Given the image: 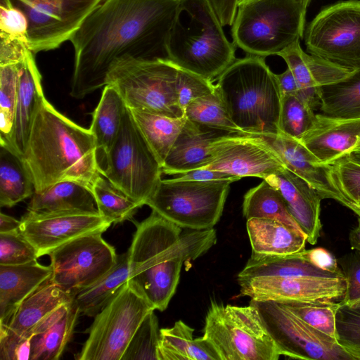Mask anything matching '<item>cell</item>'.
I'll return each mask as SVG.
<instances>
[{"label": "cell", "mask_w": 360, "mask_h": 360, "mask_svg": "<svg viewBox=\"0 0 360 360\" xmlns=\"http://www.w3.org/2000/svg\"><path fill=\"white\" fill-rule=\"evenodd\" d=\"M181 0H104L70 39L74 48L71 96L104 87L124 58L169 59V36Z\"/></svg>", "instance_id": "6da1fadb"}, {"label": "cell", "mask_w": 360, "mask_h": 360, "mask_svg": "<svg viewBox=\"0 0 360 360\" xmlns=\"http://www.w3.org/2000/svg\"><path fill=\"white\" fill-rule=\"evenodd\" d=\"M216 243L213 228L182 232V228L152 210L136 224L127 251L129 281L155 309L162 311L176 292L183 264Z\"/></svg>", "instance_id": "7a4b0ae2"}, {"label": "cell", "mask_w": 360, "mask_h": 360, "mask_svg": "<svg viewBox=\"0 0 360 360\" xmlns=\"http://www.w3.org/2000/svg\"><path fill=\"white\" fill-rule=\"evenodd\" d=\"M22 160L34 192L75 180L91 189L101 174L93 134L59 112L44 96L35 114Z\"/></svg>", "instance_id": "3957f363"}, {"label": "cell", "mask_w": 360, "mask_h": 360, "mask_svg": "<svg viewBox=\"0 0 360 360\" xmlns=\"http://www.w3.org/2000/svg\"><path fill=\"white\" fill-rule=\"evenodd\" d=\"M216 88L233 122L243 133L277 135L282 96L265 57L236 59L219 77Z\"/></svg>", "instance_id": "277c9868"}, {"label": "cell", "mask_w": 360, "mask_h": 360, "mask_svg": "<svg viewBox=\"0 0 360 360\" xmlns=\"http://www.w3.org/2000/svg\"><path fill=\"white\" fill-rule=\"evenodd\" d=\"M236 47L207 0H181L167 43L176 65L212 80L235 61Z\"/></svg>", "instance_id": "5b68a950"}, {"label": "cell", "mask_w": 360, "mask_h": 360, "mask_svg": "<svg viewBox=\"0 0 360 360\" xmlns=\"http://www.w3.org/2000/svg\"><path fill=\"white\" fill-rule=\"evenodd\" d=\"M305 18L295 0H249L238 6L233 42L250 55H276L303 37Z\"/></svg>", "instance_id": "8992f818"}, {"label": "cell", "mask_w": 360, "mask_h": 360, "mask_svg": "<svg viewBox=\"0 0 360 360\" xmlns=\"http://www.w3.org/2000/svg\"><path fill=\"white\" fill-rule=\"evenodd\" d=\"M178 71L169 59L124 58L110 68L106 84L116 89L131 110L182 117L184 112L176 90Z\"/></svg>", "instance_id": "52a82bcc"}, {"label": "cell", "mask_w": 360, "mask_h": 360, "mask_svg": "<svg viewBox=\"0 0 360 360\" xmlns=\"http://www.w3.org/2000/svg\"><path fill=\"white\" fill-rule=\"evenodd\" d=\"M100 172L142 206L162 179V165L127 107Z\"/></svg>", "instance_id": "ba28073f"}, {"label": "cell", "mask_w": 360, "mask_h": 360, "mask_svg": "<svg viewBox=\"0 0 360 360\" xmlns=\"http://www.w3.org/2000/svg\"><path fill=\"white\" fill-rule=\"evenodd\" d=\"M203 337L220 360H278V348L257 309L212 302L205 317Z\"/></svg>", "instance_id": "9c48e42d"}, {"label": "cell", "mask_w": 360, "mask_h": 360, "mask_svg": "<svg viewBox=\"0 0 360 360\" xmlns=\"http://www.w3.org/2000/svg\"><path fill=\"white\" fill-rule=\"evenodd\" d=\"M233 182L161 179L146 205L182 229H212L221 218Z\"/></svg>", "instance_id": "30bf717a"}, {"label": "cell", "mask_w": 360, "mask_h": 360, "mask_svg": "<svg viewBox=\"0 0 360 360\" xmlns=\"http://www.w3.org/2000/svg\"><path fill=\"white\" fill-rule=\"evenodd\" d=\"M155 310L128 281L94 316L78 360H122L144 318Z\"/></svg>", "instance_id": "8fae6325"}, {"label": "cell", "mask_w": 360, "mask_h": 360, "mask_svg": "<svg viewBox=\"0 0 360 360\" xmlns=\"http://www.w3.org/2000/svg\"><path fill=\"white\" fill-rule=\"evenodd\" d=\"M309 54L350 71L360 68V1L322 9L304 32Z\"/></svg>", "instance_id": "7c38bea8"}, {"label": "cell", "mask_w": 360, "mask_h": 360, "mask_svg": "<svg viewBox=\"0 0 360 360\" xmlns=\"http://www.w3.org/2000/svg\"><path fill=\"white\" fill-rule=\"evenodd\" d=\"M262 321L281 355L307 360H355L333 338L313 328L276 301H256Z\"/></svg>", "instance_id": "4fadbf2b"}, {"label": "cell", "mask_w": 360, "mask_h": 360, "mask_svg": "<svg viewBox=\"0 0 360 360\" xmlns=\"http://www.w3.org/2000/svg\"><path fill=\"white\" fill-rule=\"evenodd\" d=\"M50 281L72 296L89 287L117 262L114 247L102 233H91L75 238L49 253Z\"/></svg>", "instance_id": "5bb4252c"}, {"label": "cell", "mask_w": 360, "mask_h": 360, "mask_svg": "<svg viewBox=\"0 0 360 360\" xmlns=\"http://www.w3.org/2000/svg\"><path fill=\"white\" fill-rule=\"evenodd\" d=\"M28 20L27 39L34 54L70 41L104 0H15Z\"/></svg>", "instance_id": "9a60e30c"}, {"label": "cell", "mask_w": 360, "mask_h": 360, "mask_svg": "<svg viewBox=\"0 0 360 360\" xmlns=\"http://www.w3.org/2000/svg\"><path fill=\"white\" fill-rule=\"evenodd\" d=\"M212 162L203 169L218 170L239 178L264 179L285 167L259 136L245 133H226L210 144Z\"/></svg>", "instance_id": "2e32d148"}, {"label": "cell", "mask_w": 360, "mask_h": 360, "mask_svg": "<svg viewBox=\"0 0 360 360\" xmlns=\"http://www.w3.org/2000/svg\"><path fill=\"white\" fill-rule=\"evenodd\" d=\"M20 232L35 248L39 257L78 237L103 233L112 223L98 212H27L20 219Z\"/></svg>", "instance_id": "e0dca14e"}, {"label": "cell", "mask_w": 360, "mask_h": 360, "mask_svg": "<svg viewBox=\"0 0 360 360\" xmlns=\"http://www.w3.org/2000/svg\"><path fill=\"white\" fill-rule=\"evenodd\" d=\"M240 296L256 301L341 302L347 292L345 276L324 277H256L238 281Z\"/></svg>", "instance_id": "ac0fdd59"}, {"label": "cell", "mask_w": 360, "mask_h": 360, "mask_svg": "<svg viewBox=\"0 0 360 360\" xmlns=\"http://www.w3.org/2000/svg\"><path fill=\"white\" fill-rule=\"evenodd\" d=\"M254 135V134H253ZM259 136L277 155L286 169L307 181L321 199L335 200L353 212L355 205L337 186L330 165L323 164L299 141L283 132Z\"/></svg>", "instance_id": "d6986e66"}, {"label": "cell", "mask_w": 360, "mask_h": 360, "mask_svg": "<svg viewBox=\"0 0 360 360\" xmlns=\"http://www.w3.org/2000/svg\"><path fill=\"white\" fill-rule=\"evenodd\" d=\"M282 195L287 209L307 237V241L315 245L320 237L321 200L318 192L307 181L288 169L264 179Z\"/></svg>", "instance_id": "ffe728a7"}, {"label": "cell", "mask_w": 360, "mask_h": 360, "mask_svg": "<svg viewBox=\"0 0 360 360\" xmlns=\"http://www.w3.org/2000/svg\"><path fill=\"white\" fill-rule=\"evenodd\" d=\"M297 39L277 53L292 71L299 86V96L312 110L321 105L319 89L345 77L350 70L305 53Z\"/></svg>", "instance_id": "44dd1931"}, {"label": "cell", "mask_w": 360, "mask_h": 360, "mask_svg": "<svg viewBox=\"0 0 360 360\" xmlns=\"http://www.w3.org/2000/svg\"><path fill=\"white\" fill-rule=\"evenodd\" d=\"M360 136V119L316 114L313 127L299 140L323 164L331 165L353 150Z\"/></svg>", "instance_id": "7402d4cb"}, {"label": "cell", "mask_w": 360, "mask_h": 360, "mask_svg": "<svg viewBox=\"0 0 360 360\" xmlns=\"http://www.w3.org/2000/svg\"><path fill=\"white\" fill-rule=\"evenodd\" d=\"M217 130L186 121L162 165V173L181 175L203 169L212 162L210 144Z\"/></svg>", "instance_id": "603a6c76"}, {"label": "cell", "mask_w": 360, "mask_h": 360, "mask_svg": "<svg viewBox=\"0 0 360 360\" xmlns=\"http://www.w3.org/2000/svg\"><path fill=\"white\" fill-rule=\"evenodd\" d=\"M18 66V90L11 144L14 150L22 157L33 120L44 95L41 76L35 63L34 53L29 52Z\"/></svg>", "instance_id": "cb8c5ba5"}, {"label": "cell", "mask_w": 360, "mask_h": 360, "mask_svg": "<svg viewBox=\"0 0 360 360\" xmlns=\"http://www.w3.org/2000/svg\"><path fill=\"white\" fill-rule=\"evenodd\" d=\"M51 276L50 266L37 260L22 265H0V324H8L21 303Z\"/></svg>", "instance_id": "d4e9b609"}, {"label": "cell", "mask_w": 360, "mask_h": 360, "mask_svg": "<svg viewBox=\"0 0 360 360\" xmlns=\"http://www.w3.org/2000/svg\"><path fill=\"white\" fill-rule=\"evenodd\" d=\"M80 312L74 300L56 310L34 329L30 360H58L73 334Z\"/></svg>", "instance_id": "484cf974"}, {"label": "cell", "mask_w": 360, "mask_h": 360, "mask_svg": "<svg viewBox=\"0 0 360 360\" xmlns=\"http://www.w3.org/2000/svg\"><path fill=\"white\" fill-rule=\"evenodd\" d=\"M343 277V274L332 273L312 264L305 250L285 255L252 252L245 266L238 275V281L256 277Z\"/></svg>", "instance_id": "4316f807"}, {"label": "cell", "mask_w": 360, "mask_h": 360, "mask_svg": "<svg viewBox=\"0 0 360 360\" xmlns=\"http://www.w3.org/2000/svg\"><path fill=\"white\" fill-rule=\"evenodd\" d=\"M27 210L37 214L98 212L91 188L75 180L61 181L41 191L34 192Z\"/></svg>", "instance_id": "83f0119b"}, {"label": "cell", "mask_w": 360, "mask_h": 360, "mask_svg": "<svg viewBox=\"0 0 360 360\" xmlns=\"http://www.w3.org/2000/svg\"><path fill=\"white\" fill-rule=\"evenodd\" d=\"M246 227L252 252L285 255L305 250L304 233L281 221L252 218L247 220Z\"/></svg>", "instance_id": "f1b7e54d"}, {"label": "cell", "mask_w": 360, "mask_h": 360, "mask_svg": "<svg viewBox=\"0 0 360 360\" xmlns=\"http://www.w3.org/2000/svg\"><path fill=\"white\" fill-rule=\"evenodd\" d=\"M73 300L74 296L48 280L21 303L5 326L20 335L30 338L37 325L62 305Z\"/></svg>", "instance_id": "f546056e"}, {"label": "cell", "mask_w": 360, "mask_h": 360, "mask_svg": "<svg viewBox=\"0 0 360 360\" xmlns=\"http://www.w3.org/2000/svg\"><path fill=\"white\" fill-rule=\"evenodd\" d=\"M127 105L115 87L106 84L92 113L90 131L94 136L99 168L118 134Z\"/></svg>", "instance_id": "4dcf8cb0"}, {"label": "cell", "mask_w": 360, "mask_h": 360, "mask_svg": "<svg viewBox=\"0 0 360 360\" xmlns=\"http://www.w3.org/2000/svg\"><path fill=\"white\" fill-rule=\"evenodd\" d=\"M194 329L179 320L172 328L160 329L159 360H220L203 336L193 338Z\"/></svg>", "instance_id": "1f68e13d"}, {"label": "cell", "mask_w": 360, "mask_h": 360, "mask_svg": "<svg viewBox=\"0 0 360 360\" xmlns=\"http://www.w3.org/2000/svg\"><path fill=\"white\" fill-rule=\"evenodd\" d=\"M319 95L322 114L340 119H360V68L321 86Z\"/></svg>", "instance_id": "d6a6232c"}, {"label": "cell", "mask_w": 360, "mask_h": 360, "mask_svg": "<svg viewBox=\"0 0 360 360\" xmlns=\"http://www.w3.org/2000/svg\"><path fill=\"white\" fill-rule=\"evenodd\" d=\"M34 187L22 158L0 144V206L11 207L32 197Z\"/></svg>", "instance_id": "836d02e7"}, {"label": "cell", "mask_w": 360, "mask_h": 360, "mask_svg": "<svg viewBox=\"0 0 360 360\" xmlns=\"http://www.w3.org/2000/svg\"><path fill=\"white\" fill-rule=\"evenodd\" d=\"M127 252L117 256L112 269L74 296L80 314L95 316L129 281Z\"/></svg>", "instance_id": "e575fe53"}, {"label": "cell", "mask_w": 360, "mask_h": 360, "mask_svg": "<svg viewBox=\"0 0 360 360\" xmlns=\"http://www.w3.org/2000/svg\"><path fill=\"white\" fill-rule=\"evenodd\" d=\"M131 111L139 129L162 165L186 121V116L171 117L136 110Z\"/></svg>", "instance_id": "d590c367"}, {"label": "cell", "mask_w": 360, "mask_h": 360, "mask_svg": "<svg viewBox=\"0 0 360 360\" xmlns=\"http://www.w3.org/2000/svg\"><path fill=\"white\" fill-rule=\"evenodd\" d=\"M243 214L247 220L252 218L274 219L303 233L290 214L279 191L264 179L244 195Z\"/></svg>", "instance_id": "8d00e7d4"}, {"label": "cell", "mask_w": 360, "mask_h": 360, "mask_svg": "<svg viewBox=\"0 0 360 360\" xmlns=\"http://www.w3.org/2000/svg\"><path fill=\"white\" fill-rule=\"evenodd\" d=\"M91 191L98 213L112 224L131 220L141 205L115 187L100 174L94 181Z\"/></svg>", "instance_id": "74e56055"}, {"label": "cell", "mask_w": 360, "mask_h": 360, "mask_svg": "<svg viewBox=\"0 0 360 360\" xmlns=\"http://www.w3.org/2000/svg\"><path fill=\"white\" fill-rule=\"evenodd\" d=\"M184 115L204 127L226 133H243L231 120L217 88L213 93L191 102L185 109Z\"/></svg>", "instance_id": "f35d334b"}, {"label": "cell", "mask_w": 360, "mask_h": 360, "mask_svg": "<svg viewBox=\"0 0 360 360\" xmlns=\"http://www.w3.org/2000/svg\"><path fill=\"white\" fill-rule=\"evenodd\" d=\"M18 64L0 65V144L13 150L11 137L18 90Z\"/></svg>", "instance_id": "ab89813d"}, {"label": "cell", "mask_w": 360, "mask_h": 360, "mask_svg": "<svg viewBox=\"0 0 360 360\" xmlns=\"http://www.w3.org/2000/svg\"><path fill=\"white\" fill-rule=\"evenodd\" d=\"M278 302L313 328L335 338V314L340 302L314 300Z\"/></svg>", "instance_id": "60d3db41"}, {"label": "cell", "mask_w": 360, "mask_h": 360, "mask_svg": "<svg viewBox=\"0 0 360 360\" xmlns=\"http://www.w3.org/2000/svg\"><path fill=\"white\" fill-rule=\"evenodd\" d=\"M316 115L299 96H282L279 120L280 131L300 140L314 125Z\"/></svg>", "instance_id": "b9f144b4"}, {"label": "cell", "mask_w": 360, "mask_h": 360, "mask_svg": "<svg viewBox=\"0 0 360 360\" xmlns=\"http://www.w3.org/2000/svg\"><path fill=\"white\" fill-rule=\"evenodd\" d=\"M149 312L140 324L130 340L122 360L158 359L160 329L154 313Z\"/></svg>", "instance_id": "7bdbcfd3"}, {"label": "cell", "mask_w": 360, "mask_h": 360, "mask_svg": "<svg viewBox=\"0 0 360 360\" xmlns=\"http://www.w3.org/2000/svg\"><path fill=\"white\" fill-rule=\"evenodd\" d=\"M335 339L355 360H360V308L340 302L335 314Z\"/></svg>", "instance_id": "ee69618b"}, {"label": "cell", "mask_w": 360, "mask_h": 360, "mask_svg": "<svg viewBox=\"0 0 360 360\" xmlns=\"http://www.w3.org/2000/svg\"><path fill=\"white\" fill-rule=\"evenodd\" d=\"M330 165L340 191L352 202H357L360 200V151H352Z\"/></svg>", "instance_id": "f6af8a7d"}, {"label": "cell", "mask_w": 360, "mask_h": 360, "mask_svg": "<svg viewBox=\"0 0 360 360\" xmlns=\"http://www.w3.org/2000/svg\"><path fill=\"white\" fill-rule=\"evenodd\" d=\"M35 248L19 231L0 233V265L16 266L39 258Z\"/></svg>", "instance_id": "bcb514c9"}, {"label": "cell", "mask_w": 360, "mask_h": 360, "mask_svg": "<svg viewBox=\"0 0 360 360\" xmlns=\"http://www.w3.org/2000/svg\"><path fill=\"white\" fill-rule=\"evenodd\" d=\"M176 90L179 104L184 112L193 101L213 93L216 85L211 79L179 68Z\"/></svg>", "instance_id": "7dc6e473"}, {"label": "cell", "mask_w": 360, "mask_h": 360, "mask_svg": "<svg viewBox=\"0 0 360 360\" xmlns=\"http://www.w3.org/2000/svg\"><path fill=\"white\" fill-rule=\"evenodd\" d=\"M28 20L25 13L11 0L0 2V35L27 37Z\"/></svg>", "instance_id": "c3c4849f"}, {"label": "cell", "mask_w": 360, "mask_h": 360, "mask_svg": "<svg viewBox=\"0 0 360 360\" xmlns=\"http://www.w3.org/2000/svg\"><path fill=\"white\" fill-rule=\"evenodd\" d=\"M30 338L0 324V360H30Z\"/></svg>", "instance_id": "681fc988"}, {"label": "cell", "mask_w": 360, "mask_h": 360, "mask_svg": "<svg viewBox=\"0 0 360 360\" xmlns=\"http://www.w3.org/2000/svg\"><path fill=\"white\" fill-rule=\"evenodd\" d=\"M0 65L18 64L32 51L27 37L0 35Z\"/></svg>", "instance_id": "f907efd6"}, {"label": "cell", "mask_w": 360, "mask_h": 360, "mask_svg": "<svg viewBox=\"0 0 360 360\" xmlns=\"http://www.w3.org/2000/svg\"><path fill=\"white\" fill-rule=\"evenodd\" d=\"M347 281V292L340 302L348 304L360 298V252L349 255L341 263Z\"/></svg>", "instance_id": "816d5d0a"}, {"label": "cell", "mask_w": 360, "mask_h": 360, "mask_svg": "<svg viewBox=\"0 0 360 360\" xmlns=\"http://www.w3.org/2000/svg\"><path fill=\"white\" fill-rule=\"evenodd\" d=\"M305 254L309 261L319 268L332 273L343 274L335 257L327 250L323 248L305 250Z\"/></svg>", "instance_id": "f5cc1de1"}, {"label": "cell", "mask_w": 360, "mask_h": 360, "mask_svg": "<svg viewBox=\"0 0 360 360\" xmlns=\"http://www.w3.org/2000/svg\"><path fill=\"white\" fill-rule=\"evenodd\" d=\"M207 1L223 27L233 25L238 10V0Z\"/></svg>", "instance_id": "db71d44e"}, {"label": "cell", "mask_w": 360, "mask_h": 360, "mask_svg": "<svg viewBox=\"0 0 360 360\" xmlns=\"http://www.w3.org/2000/svg\"><path fill=\"white\" fill-rule=\"evenodd\" d=\"M179 180L184 181H220L231 180L236 181L240 178L234 175L218 170L208 169H198L175 177Z\"/></svg>", "instance_id": "11a10c76"}, {"label": "cell", "mask_w": 360, "mask_h": 360, "mask_svg": "<svg viewBox=\"0 0 360 360\" xmlns=\"http://www.w3.org/2000/svg\"><path fill=\"white\" fill-rule=\"evenodd\" d=\"M276 77L281 93V96L292 94L299 96V86L292 71L287 69L282 73L276 75Z\"/></svg>", "instance_id": "9f6ffc18"}, {"label": "cell", "mask_w": 360, "mask_h": 360, "mask_svg": "<svg viewBox=\"0 0 360 360\" xmlns=\"http://www.w3.org/2000/svg\"><path fill=\"white\" fill-rule=\"evenodd\" d=\"M21 221L4 213L0 214V233H10L20 230Z\"/></svg>", "instance_id": "6f0895ef"}, {"label": "cell", "mask_w": 360, "mask_h": 360, "mask_svg": "<svg viewBox=\"0 0 360 360\" xmlns=\"http://www.w3.org/2000/svg\"><path fill=\"white\" fill-rule=\"evenodd\" d=\"M349 243L352 249L360 252V217L358 218V224L349 233Z\"/></svg>", "instance_id": "680465c9"}, {"label": "cell", "mask_w": 360, "mask_h": 360, "mask_svg": "<svg viewBox=\"0 0 360 360\" xmlns=\"http://www.w3.org/2000/svg\"><path fill=\"white\" fill-rule=\"evenodd\" d=\"M302 7L303 11L307 13V8L312 0H295Z\"/></svg>", "instance_id": "91938a15"}, {"label": "cell", "mask_w": 360, "mask_h": 360, "mask_svg": "<svg viewBox=\"0 0 360 360\" xmlns=\"http://www.w3.org/2000/svg\"><path fill=\"white\" fill-rule=\"evenodd\" d=\"M346 304L354 308H360V298Z\"/></svg>", "instance_id": "94428289"}, {"label": "cell", "mask_w": 360, "mask_h": 360, "mask_svg": "<svg viewBox=\"0 0 360 360\" xmlns=\"http://www.w3.org/2000/svg\"><path fill=\"white\" fill-rule=\"evenodd\" d=\"M355 209L354 212L358 215L359 217H360V200L354 204Z\"/></svg>", "instance_id": "6125c7cd"}, {"label": "cell", "mask_w": 360, "mask_h": 360, "mask_svg": "<svg viewBox=\"0 0 360 360\" xmlns=\"http://www.w3.org/2000/svg\"><path fill=\"white\" fill-rule=\"evenodd\" d=\"M352 151H360V136H359L355 146L354 147Z\"/></svg>", "instance_id": "be15d7a7"}, {"label": "cell", "mask_w": 360, "mask_h": 360, "mask_svg": "<svg viewBox=\"0 0 360 360\" xmlns=\"http://www.w3.org/2000/svg\"><path fill=\"white\" fill-rule=\"evenodd\" d=\"M249 1V0H238V5L243 4L245 1Z\"/></svg>", "instance_id": "e7e4bbea"}]
</instances>
